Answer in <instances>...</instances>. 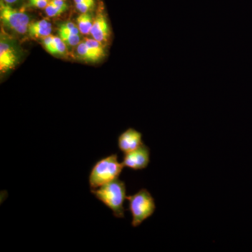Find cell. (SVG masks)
I'll return each mask as SVG.
<instances>
[{"label": "cell", "mask_w": 252, "mask_h": 252, "mask_svg": "<svg viewBox=\"0 0 252 252\" xmlns=\"http://www.w3.org/2000/svg\"><path fill=\"white\" fill-rule=\"evenodd\" d=\"M75 25L72 22H66L63 23L60 27L59 31H69V30L72 29V28H75Z\"/></svg>", "instance_id": "obj_21"}, {"label": "cell", "mask_w": 252, "mask_h": 252, "mask_svg": "<svg viewBox=\"0 0 252 252\" xmlns=\"http://www.w3.org/2000/svg\"><path fill=\"white\" fill-rule=\"evenodd\" d=\"M17 55L12 46L3 40L0 43V70L7 72L17 63Z\"/></svg>", "instance_id": "obj_7"}, {"label": "cell", "mask_w": 252, "mask_h": 252, "mask_svg": "<svg viewBox=\"0 0 252 252\" xmlns=\"http://www.w3.org/2000/svg\"><path fill=\"white\" fill-rule=\"evenodd\" d=\"M91 192L97 200L112 210L113 215L116 218L125 217L124 202L127 196L124 181L118 178L97 188L91 189Z\"/></svg>", "instance_id": "obj_1"}, {"label": "cell", "mask_w": 252, "mask_h": 252, "mask_svg": "<svg viewBox=\"0 0 252 252\" xmlns=\"http://www.w3.org/2000/svg\"><path fill=\"white\" fill-rule=\"evenodd\" d=\"M77 54L81 59L91 62H96L100 59L85 42H81L78 45Z\"/></svg>", "instance_id": "obj_9"}, {"label": "cell", "mask_w": 252, "mask_h": 252, "mask_svg": "<svg viewBox=\"0 0 252 252\" xmlns=\"http://www.w3.org/2000/svg\"><path fill=\"white\" fill-rule=\"evenodd\" d=\"M29 26H32V27L36 28H44V27H50L51 26V23L46 20H41V21H36L30 24Z\"/></svg>", "instance_id": "obj_19"}, {"label": "cell", "mask_w": 252, "mask_h": 252, "mask_svg": "<svg viewBox=\"0 0 252 252\" xmlns=\"http://www.w3.org/2000/svg\"><path fill=\"white\" fill-rule=\"evenodd\" d=\"M51 31H52L51 26H50V27L36 28L29 26V27H28L30 36H33V37H46V36L51 35Z\"/></svg>", "instance_id": "obj_11"}, {"label": "cell", "mask_w": 252, "mask_h": 252, "mask_svg": "<svg viewBox=\"0 0 252 252\" xmlns=\"http://www.w3.org/2000/svg\"><path fill=\"white\" fill-rule=\"evenodd\" d=\"M64 11H65L64 10L55 6L54 4H51V2H49V4H48L45 8L46 14L50 16V17H54V16H59V15H61L63 13H64Z\"/></svg>", "instance_id": "obj_15"}, {"label": "cell", "mask_w": 252, "mask_h": 252, "mask_svg": "<svg viewBox=\"0 0 252 252\" xmlns=\"http://www.w3.org/2000/svg\"><path fill=\"white\" fill-rule=\"evenodd\" d=\"M94 21L92 20V16L89 13L81 14L77 18V25L79 31L84 34H89L92 28Z\"/></svg>", "instance_id": "obj_10"}, {"label": "cell", "mask_w": 252, "mask_h": 252, "mask_svg": "<svg viewBox=\"0 0 252 252\" xmlns=\"http://www.w3.org/2000/svg\"><path fill=\"white\" fill-rule=\"evenodd\" d=\"M124 167L122 162L119 161L117 154L100 159L91 169L89 177L90 189L97 188L119 178Z\"/></svg>", "instance_id": "obj_2"}, {"label": "cell", "mask_w": 252, "mask_h": 252, "mask_svg": "<svg viewBox=\"0 0 252 252\" xmlns=\"http://www.w3.org/2000/svg\"><path fill=\"white\" fill-rule=\"evenodd\" d=\"M44 45L46 50L51 54H54L55 51V42L54 36L49 35L44 38Z\"/></svg>", "instance_id": "obj_17"}, {"label": "cell", "mask_w": 252, "mask_h": 252, "mask_svg": "<svg viewBox=\"0 0 252 252\" xmlns=\"http://www.w3.org/2000/svg\"><path fill=\"white\" fill-rule=\"evenodd\" d=\"M50 2L51 4H54L55 6H58V7L61 8L64 11L67 9V4L64 0H51Z\"/></svg>", "instance_id": "obj_20"}, {"label": "cell", "mask_w": 252, "mask_h": 252, "mask_svg": "<svg viewBox=\"0 0 252 252\" xmlns=\"http://www.w3.org/2000/svg\"><path fill=\"white\" fill-rule=\"evenodd\" d=\"M143 143L142 134L132 127L124 131L118 137V147L124 154L135 150Z\"/></svg>", "instance_id": "obj_6"}, {"label": "cell", "mask_w": 252, "mask_h": 252, "mask_svg": "<svg viewBox=\"0 0 252 252\" xmlns=\"http://www.w3.org/2000/svg\"><path fill=\"white\" fill-rule=\"evenodd\" d=\"M30 4L39 9H45L49 4V0H29Z\"/></svg>", "instance_id": "obj_18"}, {"label": "cell", "mask_w": 252, "mask_h": 252, "mask_svg": "<svg viewBox=\"0 0 252 252\" xmlns=\"http://www.w3.org/2000/svg\"><path fill=\"white\" fill-rule=\"evenodd\" d=\"M54 40L55 42V51L54 54L63 55L66 53L67 50V45L63 42L61 38L57 36H54Z\"/></svg>", "instance_id": "obj_14"}, {"label": "cell", "mask_w": 252, "mask_h": 252, "mask_svg": "<svg viewBox=\"0 0 252 252\" xmlns=\"http://www.w3.org/2000/svg\"><path fill=\"white\" fill-rule=\"evenodd\" d=\"M150 162V149L143 143L139 148L124 154L122 163L124 167L135 170H144Z\"/></svg>", "instance_id": "obj_5"}, {"label": "cell", "mask_w": 252, "mask_h": 252, "mask_svg": "<svg viewBox=\"0 0 252 252\" xmlns=\"http://www.w3.org/2000/svg\"><path fill=\"white\" fill-rule=\"evenodd\" d=\"M60 38L67 46H75L80 44V36L79 34H66L59 33Z\"/></svg>", "instance_id": "obj_12"}, {"label": "cell", "mask_w": 252, "mask_h": 252, "mask_svg": "<svg viewBox=\"0 0 252 252\" xmlns=\"http://www.w3.org/2000/svg\"><path fill=\"white\" fill-rule=\"evenodd\" d=\"M84 42H85L100 59L104 56V51L103 46L102 45V43L94 39H86Z\"/></svg>", "instance_id": "obj_13"}, {"label": "cell", "mask_w": 252, "mask_h": 252, "mask_svg": "<svg viewBox=\"0 0 252 252\" xmlns=\"http://www.w3.org/2000/svg\"><path fill=\"white\" fill-rule=\"evenodd\" d=\"M3 1H4L5 3H6V4H14V3L16 2L18 0H3Z\"/></svg>", "instance_id": "obj_22"}, {"label": "cell", "mask_w": 252, "mask_h": 252, "mask_svg": "<svg viewBox=\"0 0 252 252\" xmlns=\"http://www.w3.org/2000/svg\"><path fill=\"white\" fill-rule=\"evenodd\" d=\"M90 34L94 39L99 42L102 43L107 40L109 28L108 23L103 14H97L94 18Z\"/></svg>", "instance_id": "obj_8"}, {"label": "cell", "mask_w": 252, "mask_h": 252, "mask_svg": "<svg viewBox=\"0 0 252 252\" xmlns=\"http://www.w3.org/2000/svg\"><path fill=\"white\" fill-rule=\"evenodd\" d=\"M0 17L4 26L19 34L28 31L30 18L27 14L13 9L3 0L0 2Z\"/></svg>", "instance_id": "obj_4"}, {"label": "cell", "mask_w": 252, "mask_h": 252, "mask_svg": "<svg viewBox=\"0 0 252 252\" xmlns=\"http://www.w3.org/2000/svg\"><path fill=\"white\" fill-rule=\"evenodd\" d=\"M94 6V1H84V2L77 3L76 6L82 14L88 13Z\"/></svg>", "instance_id": "obj_16"}, {"label": "cell", "mask_w": 252, "mask_h": 252, "mask_svg": "<svg viewBox=\"0 0 252 252\" xmlns=\"http://www.w3.org/2000/svg\"><path fill=\"white\" fill-rule=\"evenodd\" d=\"M128 210L132 215L131 225L134 228L140 226L156 211L155 200L152 194L146 189H142L134 195L127 197Z\"/></svg>", "instance_id": "obj_3"}]
</instances>
